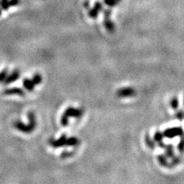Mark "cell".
I'll use <instances>...</instances> for the list:
<instances>
[{
	"instance_id": "6da1fadb",
	"label": "cell",
	"mask_w": 184,
	"mask_h": 184,
	"mask_svg": "<svg viewBox=\"0 0 184 184\" xmlns=\"http://www.w3.org/2000/svg\"><path fill=\"white\" fill-rule=\"evenodd\" d=\"M183 134V130L182 127H173L168 128L163 132L164 137L167 138H174L177 136H182Z\"/></svg>"
},
{
	"instance_id": "7a4b0ae2",
	"label": "cell",
	"mask_w": 184,
	"mask_h": 184,
	"mask_svg": "<svg viewBox=\"0 0 184 184\" xmlns=\"http://www.w3.org/2000/svg\"><path fill=\"white\" fill-rule=\"evenodd\" d=\"M83 111L82 109L79 108H75V107H68L65 111H64V114H65L66 115L68 116L69 117H75V118H80L83 115Z\"/></svg>"
},
{
	"instance_id": "3957f363",
	"label": "cell",
	"mask_w": 184,
	"mask_h": 184,
	"mask_svg": "<svg viewBox=\"0 0 184 184\" xmlns=\"http://www.w3.org/2000/svg\"><path fill=\"white\" fill-rule=\"evenodd\" d=\"M14 127H16L18 130L22 132V133L29 134L32 132V130H31L29 124H25L24 123L20 121V120H16V121H15Z\"/></svg>"
},
{
	"instance_id": "277c9868",
	"label": "cell",
	"mask_w": 184,
	"mask_h": 184,
	"mask_svg": "<svg viewBox=\"0 0 184 184\" xmlns=\"http://www.w3.org/2000/svg\"><path fill=\"white\" fill-rule=\"evenodd\" d=\"M117 94L118 97H131L136 94V91L132 87H124L117 91Z\"/></svg>"
},
{
	"instance_id": "5b68a950",
	"label": "cell",
	"mask_w": 184,
	"mask_h": 184,
	"mask_svg": "<svg viewBox=\"0 0 184 184\" xmlns=\"http://www.w3.org/2000/svg\"><path fill=\"white\" fill-rule=\"evenodd\" d=\"M19 78H20V72H19V70H17V69H16V70L13 71L9 75H8L7 77H6V80L4 81L3 83H4V84L7 85V84H11V83L15 82L16 81H17Z\"/></svg>"
},
{
	"instance_id": "8992f818",
	"label": "cell",
	"mask_w": 184,
	"mask_h": 184,
	"mask_svg": "<svg viewBox=\"0 0 184 184\" xmlns=\"http://www.w3.org/2000/svg\"><path fill=\"white\" fill-rule=\"evenodd\" d=\"M66 140H67V137L65 134H63L58 140H51L50 144L54 148H59V147L66 145Z\"/></svg>"
},
{
	"instance_id": "52a82bcc",
	"label": "cell",
	"mask_w": 184,
	"mask_h": 184,
	"mask_svg": "<svg viewBox=\"0 0 184 184\" xmlns=\"http://www.w3.org/2000/svg\"><path fill=\"white\" fill-rule=\"evenodd\" d=\"M3 94H6V95L24 96L26 93L20 87H11V88H8L4 90Z\"/></svg>"
},
{
	"instance_id": "ba28073f",
	"label": "cell",
	"mask_w": 184,
	"mask_h": 184,
	"mask_svg": "<svg viewBox=\"0 0 184 184\" xmlns=\"http://www.w3.org/2000/svg\"><path fill=\"white\" fill-rule=\"evenodd\" d=\"M28 119H29V125L30 127L31 130L34 131L36 127V118L35 114L33 111H29L28 113Z\"/></svg>"
},
{
	"instance_id": "9c48e42d",
	"label": "cell",
	"mask_w": 184,
	"mask_h": 184,
	"mask_svg": "<svg viewBox=\"0 0 184 184\" xmlns=\"http://www.w3.org/2000/svg\"><path fill=\"white\" fill-rule=\"evenodd\" d=\"M104 26L108 32L114 33V31H115V26H114V22L111 20L110 18H104Z\"/></svg>"
},
{
	"instance_id": "30bf717a",
	"label": "cell",
	"mask_w": 184,
	"mask_h": 184,
	"mask_svg": "<svg viewBox=\"0 0 184 184\" xmlns=\"http://www.w3.org/2000/svg\"><path fill=\"white\" fill-rule=\"evenodd\" d=\"M22 84H23V87H24L28 92H32L35 88V84H34V82H32V80L29 78L23 79Z\"/></svg>"
},
{
	"instance_id": "8fae6325",
	"label": "cell",
	"mask_w": 184,
	"mask_h": 184,
	"mask_svg": "<svg viewBox=\"0 0 184 184\" xmlns=\"http://www.w3.org/2000/svg\"><path fill=\"white\" fill-rule=\"evenodd\" d=\"M145 143L147 144V147H148L150 149H151V150H154V149H155L156 142L154 141L153 139L150 138V135H149L148 134H146L145 136Z\"/></svg>"
},
{
	"instance_id": "7c38bea8",
	"label": "cell",
	"mask_w": 184,
	"mask_h": 184,
	"mask_svg": "<svg viewBox=\"0 0 184 184\" xmlns=\"http://www.w3.org/2000/svg\"><path fill=\"white\" fill-rule=\"evenodd\" d=\"M166 149V157H169V158H173L174 157V151L173 146L172 145H166L165 148Z\"/></svg>"
},
{
	"instance_id": "4fadbf2b",
	"label": "cell",
	"mask_w": 184,
	"mask_h": 184,
	"mask_svg": "<svg viewBox=\"0 0 184 184\" xmlns=\"http://www.w3.org/2000/svg\"><path fill=\"white\" fill-rule=\"evenodd\" d=\"M157 160H158V162L161 166H163V167H170V163L167 162V158H166L165 156L159 155L158 157H157Z\"/></svg>"
},
{
	"instance_id": "5bb4252c",
	"label": "cell",
	"mask_w": 184,
	"mask_h": 184,
	"mask_svg": "<svg viewBox=\"0 0 184 184\" xmlns=\"http://www.w3.org/2000/svg\"><path fill=\"white\" fill-rule=\"evenodd\" d=\"M79 143V140L77 137H71L69 138H67L66 140V145L67 146H76Z\"/></svg>"
},
{
	"instance_id": "9a60e30c",
	"label": "cell",
	"mask_w": 184,
	"mask_h": 184,
	"mask_svg": "<svg viewBox=\"0 0 184 184\" xmlns=\"http://www.w3.org/2000/svg\"><path fill=\"white\" fill-rule=\"evenodd\" d=\"M31 80H32V82H34V84H35V85H39V84H40L41 82H42V77H41V74H39V73H35V74L33 75Z\"/></svg>"
},
{
	"instance_id": "2e32d148",
	"label": "cell",
	"mask_w": 184,
	"mask_h": 184,
	"mask_svg": "<svg viewBox=\"0 0 184 184\" xmlns=\"http://www.w3.org/2000/svg\"><path fill=\"white\" fill-rule=\"evenodd\" d=\"M163 133H161L160 131H157L153 135V140L156 143H160V142L163 141Z\"/></svg>"
},
{
	"instance_id": "e0dca14e",
	"label": "cell",
	"mask_w": 184,
	"mask_h": 184,
	"mask_svg": "<svg viewBox=\"0 0 184 184\" xmlns=\"http://www.w3.org/2000/svg\"><path fill=\"white\" fill-rule=\"evenodd\" d=\"M99 12H99L97 9H95V8L94 7V8H92V9H89L88 16H90L91 18H92V19H95V18L97 17Z\"/></svg>"
},
{
	"instance_id": "ac0fdd59",
	"label": "cell",
	"mask_w": 184,
	"mask_h": 184,
	"mask_svg": "<svg viewBox=\"0 0 184 184\" xmlns=\"http://www.w3.org/2000/svg\"><path fill=\"white\" fill-rule=\"evenodd\" d=\"M69 124V117L68 115H66L65 114H63V115L61 117V124L64 127L68 125Z\"/></svg>"
},
{
	"instance_id": "d6986e66",
	"label": "cell",
	"mask_w": 184,
	"mask_h": 184,
	"mask_svg": "<svg viewBox=\"0 0 184 184\" xmlns=\"http://www.w3.org/2000/svg\"><path fill=\"white\" fill-rule=\"evenodd\" d=\"M8 74H9V71H8L7 68L3 69V70L0 72V83L4 82L6 77L8 76Z\"/></svg>"
},
{
	"instance_id": "ffe728a7",
	"label": "cell",
	"mask_w": 184,
	"mask_h": 184,
	"mask_svg": "<svg viewBox=\"0 0 184 184\" xmlns=\"http://www.w3.org/2000/svg\"><path fill=\"white\" fill-rule=\"evenodd\" d=\"M104 2L109 7H114L118 4L119 2L117 0H104Z\"/></svg>"
},
{
	"instance_id": "44dd1931",
	"label": "cell",
	"mask_w": 184,
	"mask_h": 184,
	"mask_svg": "<svg viewBox=\"0 0 184 184\" xmlns=\"http://www.w3.org/2000/svg\"><path fill=\"white\" fill-rule=\"evenodd\" d=\"M170 106H171L172 108H173L174 110L177 109V107H179V101L177 97H173L171 99V101H170Z\"/></svg>"
},
{
	"instance_id": "7402d4cb",
	"label": "cell",
	"mask_w": 184,
	"mask_h": 184,
	"mask_svg": "<svg viewBox=\"0 0 184 184\" xmlns=\"http://www.w3.org/2000/svg\"><path fill=\"white\" fill-rule=\"evenodd\" d=\"M10 7L9 0H1V8L2 10H8Z\"/></svg>"
},
{
	"instance_id": "603a6c76",
	"label": "cell",
	"mask_w": 184,
	"mask_h": 184,
	"mask_svg": "<svg viewBox=\"0 0 184 184\" xmlns=\"http://www.w3.org/2000/svg\"><path fill=\"white\" fill-rule=\"evenodd\" d=\"M94 7L95 8V9H97L99 12H101L103 9V4L101 2L97 1L95 3H94Z\"/></svg>"
},
{
	"instance_id": "cb8c5ba5",
	"label": "cell",
	"mask_w": 184,
	"mask_h": 184,
	"mask_svg": "<svg viewBox=\"0 0 184 184\" xmlns=\"http://www.w3.org/2000/svg\"><path fill=\"white\" fill-rule=\"evenodd\" d=\"M175 116L177 117V119H179V120H182V119L184 117V112L183 111L180 110V111H178L177 113H176Z\"/></svg>"
},
{
	"instance_id": "d4e9b609",
	"label": "cell",
	"mask_w": 184,
	"mask_h": 184,
	"mask_svg": "<svg viewBox=\"0 0 184 184\" xmlns=\"http://www.w3.org/2000/svg\"><path fill=\"white\" fill-rule=\"evenodd\" d=\"M111 9H107L104 10V18H110L111 15Z\"/></svg>"
},
{
	"instance_id": "484cf974",
	"label": "cell",
	"mask_w": 184,
	"mask_h": 184,
	"mask_svg": "<svg viewBox=\"0 0 184 184\" xmlns=\"http://www.w3.org/2000/svg\"><path fill=\"white\" fill-rule=\"evenodd\" d=\"M178 150H180V152H183L184 150V138H182L181 139V141L180 142V144H179L178 145Z\"/></svg>"
},
{
	"instance_id": "4316f807",
	"label": "cell",
	"mask_w": 184,
	"mask_h": 184,
	"mask_svg": "<svg viewBox=\"0 0 184 184\" xmlns=\"http://www.w3.org/2000/svg\"><path fill=\"white\" fill-rule=\"evenodd\" d=\"M20 3V0H10L9 1V5L11 6H16Z\"/></svg>"
},
{
	"instance_id": "83f0119b",
	"label": "cell",
	"mask_w": 184,
	"mask_h": 184,
	"mask_svg": "<svg viewBox=\"0 0 184 184\" xmlns=\"http://www.w3.org/2000/svg\"><path fill=\"white\" fill-rule=\"evenodd\" d=\"M72 155H73L72 152H63V153H61V157H62V158H66V157H71V156Z\"/></svg>"
},
{
	"instance_id": "f1b7e54d",
	"label": "cell",
	"mask_w": 184,
	"mask_h": 184,
	"mask_svg": "<svg viewBox=\"0 0 184 184\" xmlns=\"http://www.w3.org/2000/svg\"><path fill=\"white\" fill-rule=\"evenodd\" d=\"M89 6H90V2H89V0H86L84 3V7L85 9H88Z\"/></svg>"
},
{
	"instance_id": "f546056e",
	"label": "cell",
	"mask_w": 184,
	"mask_h": 184,
	"mask_svg": "<svg viewBox=\"0 0 184 184\" xmlns=\"http://www.w3.org/2000/svg\"><path fill=\"white\" fill-rule=\"evenodd\" d=\"M2 8H0V16L2 15Z\"/></svg>"
},
{
	"instance_id": "4dcf8cb0",
	"label": "cell",
	"mask_w": 184,
	"mask_h": 184,
	"mask_svg": "<svg viewBox=\"0 0 184 184\" xmlns=\"http://www.w3.org/2000/svg\"><path fill=\"white\" fill-rule=\"evenodd\" d=\"M117 1H118V2H120V1H121V0H117Z\"/></svg>"
},
{
	"instance_id": "1f68e13d",
	"label": "cell",
	"mask_w": 184,
	"mask_h": 184,
	"mask_svg": "<svg viewBox=\"0 0 184 184\" xmlns=\"http://www.w3.org/2000/svg\"><path fill=\"white\" fill-rule=\"evenodd\" d=\"M0 6H1V1H0Z\"/></svg>"
},
{
	"instance_id": "d6a6232c",
	"label": "cell",
	"mask_w": 184,
	"mask_h": 184,
	"mask_svg": "<svg viewBox=\"0 0 184 184\" xmlns=\"http://www.w3.org/2000/svg\"><path fill=\"white\" fill-rule=\"evenodd\" d=\"M183 102H184V99H183Z\"/></svg>"
}]
</instances>
